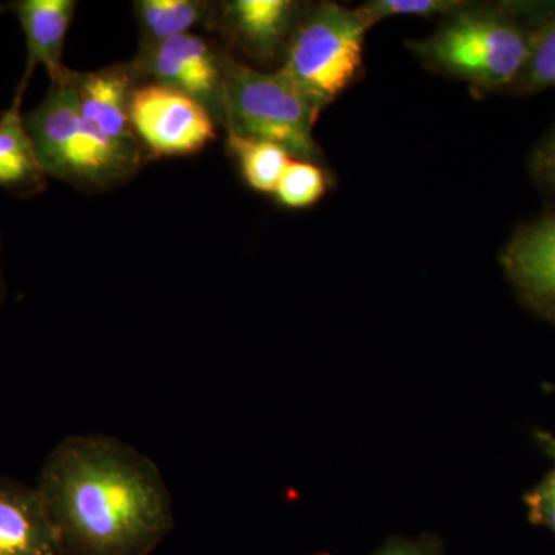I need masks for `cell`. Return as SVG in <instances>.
Here are the masks:
<instances>
[{"instance_id":"cell-1","label":"cell","mask_w":555,"mask_h":555,"mask_svg":"<svg viewBox=\"0 0 555 555\" xmlns=\"http://www.w3.org/2000/svg\"><path fill=\"white\" fill-rule=\"evenodd\" d=\"M64 555H150L173 528L158 466L102 434L64 438L36 485Z\"/></svg>"},{"instance_id":"cell-2","label":"cell","mask_w":555,"mask_h":555,"mask_svg":"<svg viewBox=\"0 0 555 555\" xmlns=\"http://www.w3.org/2000/svg\"><path fill=\"white\" fill-rule=\"evenodd\" d=\"M68 75L50 83L38 107L24 113L25 130L40 169L47 178L83 192L119 188L141 169L144 150L113 141L83 118Z\"/></svg>"},{"instance_id":"cell-3","label":"cell","mask_w":555,"mask_h":555,"mask_svg":"<svg viewBox=\"0 0 555 555\" xmlns=\"http://www.w3.org/2000/svg\"><path fill=\"white\" fill-rule=\"evenodd\" d=\"M320 113L278 69L258 72L224 54L222 126L228 133L273 142L292 158H318L313 126Z\"/></svg>"},{"instance_id":"cell-4","label":"cell","mask_w":555,"mask_h":555,"mask_svg":"<svg viewBox=\"0 0 555 555\" xmlns=\"http://www.w3.org/2000/svg\"><path fill=\"white\" fill-rule=\"evenodd\" d=\"M369 28L360 10L321 3L292 31L280 72L320 113L356 78Z\"/></svg>"},{"instance_id":"cell-5","label":"cell","mask_w":555,"mask_h":555,"mask_svg":"<svg viewBox=\"0 0 555 555\" xmlns=\"http://www.w3.org/2000/svg\"><path fill=\"white\" fill-rule=\"evenodd\" d=\"M423 56L486 89L507 86L524 73L529 38L495 14H460L420 43Z\"/></svg>"},{"instance_id":"cell-6","label":"cell","mask_w":555,"mask_h":555,"mask_svg":"<svg viewBox=\"0 0 555 555\" xmlns=\"http://www.w3.org/2000/svg\"><path fill=\"white\" fill-rule=\"evenodd\" d=\"M130 122L150 158L193 156L217 138L218 122L203 104L156 82L134 87Z\"/></svg>"},{"instance_id":"cell-7","label":"cell","mask_w":555,"mask_h":555,"mask_svg":"<svg viewBox=\"0 0 555 555\" xmlns=\"http://www.w3.org/2000/svg\"><path fill=\"white\" fill-rule=\"evenodd\" d=\"M224 54L210 40L192 33L141 46L130 65L138 82H156L188 94L222 126Z\"/></svg>"},{"instance_id":"cell-8","label":"cell","mask_w":555,"mask_h":555,"mask_svg":"<svg viewBox=\"0 0 555 555\" xmlns=\"http://www.w3.org/2000/svg\"><path fill=\"white\" fill-rule=\"evenodd\" d=\"M76 7L78 2L75 0H13L0 3V11L13 14L24 31L27 65L20 82L24 89H27L38 67L46 69L50 83L67 78L69 68L62 57Z\"/></svg>"},{"instance_id":"cell-9","label":"cell","mask_w":555,"mask_h":555,"mask_svg":"<svg viewBox=\"0 0 555 555\" xmlns=\"http://www.w3.org/2000/svg\"><path fill=\"white\" fill-rule=\"evenodd\" d=\"M68 82L83 118L113 141L141 147L130 122L131 93L139 83L130 62L94 72L72 69Z\"/></svg>"},{"instance_id":"cell-10","label":"cell","mask_w":555,"mask_h":555,"mask_svg":"<svg viewBox=\"0 0 555 555\" xmlns=\"http://www.w3.org/2000/svg\"><path fill=\"white\" fill-rule=\"evenodd\" d=\"M0 555H64L38 489L0 476Z\"/></svg>"},{"instance_id":"cell-11","label":"cell","mask_w":555,"mask_h":555,"mask_svg":"<svg viewBox=\"0 0 555 555\" xmlns=\"http://www.w3.org/2000/svg\"><path fill=\"white\" fill-rule=\"evenodd\" d=\"M297 3L291 0H232L215 7L211 30H221L259 60L275 56L291 39Z\"/></svg>"},{"instance_id":"cell-12","label":"cell","mask_w":555,"mask_h":555,"mask_svg":"<svg viewBox=\"0 0 555 555\" xmlns=\"http://www.w3.org/2000/svg\"><path fill=\"white\" fill-rule=\"evenodd\" d=\"M25 90L17 87L9 108L0 113V189L17 198H30L47 189L35 150L24 126Z\"/></svg>"},{"instance_id":"cell-13","label":"cell","mask_w":555,"mask_h":555,"mask_svg":"<svg viewBox=\"0 0 555 555\" xmlns=\"http://www.w3.org/2000/svg\"><path fill=\"white\" fill-rule=\"evenodd\" d=\"M506 268L529 295L555 305V218L525 230L511 244Z\"/></svg>"},{"instance_id":"cell-14","label":"cell","mask_w":555,"mask_h":555,"mask_svg":"<svg viewBox=\"0 0 555 555\" xmlns=\"http://www.w3.org/2000/svg\"><path fill=\"white\" fill-rule=\"evenodd\" d=\"M134 13L141 30V46L192 35L195 28L211 30L215 7L203 0H139Z\"/></svg>"},{"instance_id":"cell-15","label":"cell","mask_w":555,"mask_h":555,"mask_svg":"<svg viewBox=\"0 0 555 555\" xmlns=\"http://www.w3.org/2000/svg\"><path fill=\"white\" fill-rule=\"evenodd\" d=\"M228 147L238 160L241 173L248 188L259 193H275L284 170L294 159L287 150L273 142L235 133H228Z\"/></svg>"},{"instance_id":"cell-16","label":"cell","mask_w":555,"mask_h":555,"mask_svg":"<svg viewBox=\"0 0 555 555\" xmlns=\"http://www.w3.org/2000/svg\"><path fill=\"white\" fill-rule=\"evenodd\" d=\"M327 190V177L312 160L292 159L284 170L275 196L283 206L305 208L313 206Z\"/></svg>"},{"instance_id":"cell-17","label":"cell","mask_w":555,"mask_h":555,"mask_svg":"<svg viewBox=\"0 0 555 555\" xmlns=\"http://www.w3.org/2000/svg\"><path fill=\"white\" fill-rule=\"evenodd\" d=\"M521 76L529 90L555 87V20L529 38V56Z\"/></svg>"},{"instance_id":"cell-18","label":"cell","mask_w":555,"mask_h":555,"mask_svg":"<svg viewBox=\"0 0 555 555\" xmlns=\"http://www.w3.org/2000/svg\"><path fill=\"white\" fill-rule=\"evenodd\" d=\"M543 451L553 459L554 467L532 491L525 495L529 521L550 529L555 535V437L547 433L537 434Z\"/></svg>"},{"instance_id":"cell-19","label":"cell","mask_w":555,"mask_h":555,"mask_svg":"<svg viewBox=\"0 0 555 555\" xmlns=\"http://www.w3.org/2000/svg\"><path fill=\"white\" fill-rule=\"evenodd\" d=\"M462 3L454 0H375L360 9L367 24L387 20L390 16H434L459 10Z\"/></svg>"},{"instance_id":"cell-20","label":"cell","mask_w":555,"mask_h":555,"mask_svg":"<svg viewBox=\"0 0 555 555\" xmlns=\"http://www.w3.org/2000/svg\"><path fill=\"white\" fill-rule=\"evenodd\" d=\"M375 555H440L433 542H409V540H396L387 543Z\"/></svg>"},{"instance_id":"cell-21","label":"cell","mask_w":555,"mask_h":555,"mask_svg":"<svg viewBox=\"0 0 555 555\" xmlns=\"http://www.w3.org/2000/svg\"><path fill=\"white\" fill-rule=\"evenodd\" d=\"M539 167L542 170L543 177L555 185V150L546 147L540 155Z\"/></svg>"},{"instance_id":"cell-22","label":"cell","mask_w":555,"mask_h":555,"mask_svg":"<svg viewBox=\"0 0 555 555\" xmlns=\"http://www.w3.org/2000/svg\"><path fill=\"white\" fill-rule=\"evenodd\" d=\"M7 297V283L5 275H3V262H2V240H0V309H2L3 302Z\"/></svg>"},{"instance_id":"cell-23","label":"cell","mask_w":555,"mask_h":555,"mask_svg":"<svg viewBox=\"0 0 555 555\" xmlns=\"http://www.w3.org/2000/svg\"><path fill=\"white\" fill-rule=\"evenodd\" d=\"M547 147L555 150V139H554L553 142H551L550 145H547Z\"/></svg>"}]
</instances>
